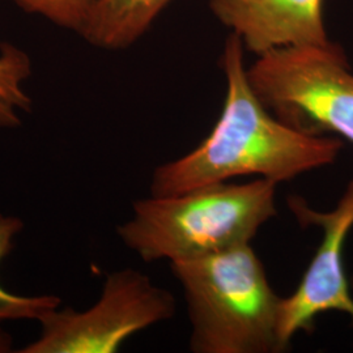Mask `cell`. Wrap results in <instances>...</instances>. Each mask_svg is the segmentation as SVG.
Segmentation results:
<instances>
[{"instance_id":"1","label":"cell","mask_w":353,"mask_h":353,"mask_svg":"<svg viewBox=\"0 0 353 353\" xmlns=\"http://www.w3.org/2000/svg\"><path fill=\"white\" fill-rule=\"evenodd\" d=\"M245 48L230 34L221 54L227 93L223 112L210 135L188 154L168 161L152 174V196H170L255 176L274 183L334 164L343 141L284 123L252 90Z\"/></svg>"},{"instance_id":"2","label":"cell","mask_w":353,"mask_h":353,"mask_svg":"<svg viewBox=\"0 0 353 353\" xmlns=\"http://www.w3.org/2000/svg\"><path fill=\"white\" fill-rule=\"evenodd\" d=\"M278 185L256 178L223 182L170 196L140 199L119 239L144 262H181L252 243L278 214Z\"/></svg>"},{"instance_id":"3","label":"cell","mask_w":353,"mask_h":353,"mask_svg":"<svg viewBox=\"0 0 353 353\" xmlns=\"http://www.w3.org/2000/svg\"><path fill=\"white\" fill-rule=\"evenodd\" d=\"M195 353H279L281 300L250 243L170 263Z\"/></svg>"},{"instance_id":"4","label":"cell","mask_w":353,"mask_h":353,"mask_svg":"<svg viewBox=\"0 0 353 353\" xmlns=\"http://www.w3.org/2000/svg\"><path fill=\"white\" fill-rule=\"evenodd\" d=\"M252 90L284 123L353 143V72L339 45L283 48L248 67Z\"/></svg>"},{"instance_id":"5","label":"cell","mask_w":353,"mask_h":353,"mask_svg":"<svg viewBox=\"0 0 353 353\" xmlns=\"http://www.w3.org/2000/svg\"><path fill=\"white\" fill-rule=\"evenodd\" d=\"M174 296L145 274L126 268L106 276L99 301L84 312L52 309L41 335L21 353H113L134 334L176 314Z\"/></svg>"},{"instance_id":"6","label":"cell","mask_w":353,"mask_h":353,"mask_svg":"<svg viewBox=\"0 0 353 353\" xmlns=\"http://www.w3.org/2000/svg\"><path fill=\"white\" fill-rule=\"evenodd\" d=\"M290 205L300 223L322 228L323 239L299 287L281 300L279 338L285 351L296 334L313 331L316 316L326 312L344 313L353 325V297L343 265L344 241L353 228V179L331 212L314 211L297 198Z\"/></svg>"},{"instance_id":"7","label":"cell","mask_w":353,"mask_h":353,"mask_svg":"<svg viewBox=\"0 0 353 353\" xmlns=\"http://www.w3.org/2000/svg\"><path fill=\"white\" fill-rule=\"evenodd\" d=\"M210 8L255 57L283 48L332 43L323 0H210Z\"/></svg>"},{"instance_id":"8","label":"cell","mask_w":353,"mask_h":353,"mask_svg":"<svg viewBox=\"0 0 353 353\" xmlns=\"http://www.w3.org/2000/svg\"><path fill=\"white\" fill-rule=\"evenodd\" d=\"M173 0H96L81 36L102 49H126Z\"/></svg>"},{"instance_id":"9","label":"cell","mask_w":353,"mask_h":353,"mask_svg":"<svg viewBox=\"0 0 353 353\" xmlns=\"http://www.w3.org/2000/svg\"><path fill=\"white\" fill-rule=\"evenodd\" d=\"M32 75V62L26 51L11 43L0 45V130L21 126V113H29L32 99L24 83Z\"/></svg>"},{"instance_id":"10","label":"cell","mask_w":353,"mask_h":353,"mask_svg":"<svg viewBox=\"0 0 353 353\" xmlns=\"http://www.w3.org/2000/svg\"><path fill=\"white\" fill-rule=\"evenodd\" d=\"M24 223L19 217L0 214V263L10 255L14 239L23 230ZM62 305V300L54 294L19 296L4 290L0 284V323L6 321H39L49 310Z\"/></svg>"},{"instance_id":"11","label":"cell","mask_w":353,"mask_h":353,"mask_svg":"<svg viewBox=\"0 0 353 353\" xmlns=\"http://www.w3.org/2000/svg\"><path fill=\"white\" fill-rule=\"evenodd\" d=\"M26 12L36 13L57 26L81 34L96 0H11Z\"/></svg>"},{"instance_id":"12","label":"cell","mask_w":353,"mask_h":353,"mask_svg":"<svg viewBox=\"0 0 353 353\" xmlns=\"http://www.w3.org/2000/svg\"><path fill=\"white\" fill-rule=\"evenodd\" d=\"M11 350V336L0 330V352H7Z\"/></svg>"},{"instance_id":"13","label":"cell","mask_w":353,"mask_h":353,"mask_svg":"<svg viewBox=\"0 0 353 353\" xmlns=\"http://www.w3.org/2000/svg\"><path fill=\"white\" fill-rule=\"evenodd\" d=\"M351 288L353 290V276L352 279H351Z\"/></svg>"}]
</instances>
